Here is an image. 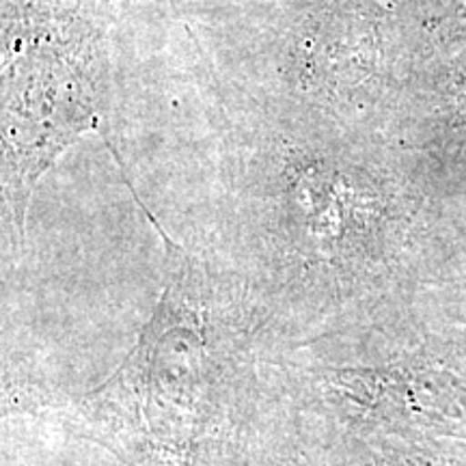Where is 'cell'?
I'll return each mask as SVG.
<instances>
[{"mask_svg": "<svg viewBox=\"0 0 466 466\" xmlns=\"http://www.w3.org/2000/svg\"><path fill=\"white\" fill-rule=\"evenodd\" d=\"M165 285L121 365L74 401L78 430L126 466H195L217 412V288L199 261L162 231Z\"/></svg>", "mask_w": 466, "mask_h": 466, "instance_id": "obj_1", "label": "cell"}]
</instances>
